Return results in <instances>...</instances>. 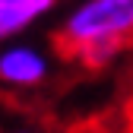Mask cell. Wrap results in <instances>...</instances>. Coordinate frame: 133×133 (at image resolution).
<instances>
[{
    "mask_svg": "<svg viewBox=\"0 0 133 133\" xmlns=\"http://www.w3.org/2000/svg\"><path fill=\"white\" fill-rule=\"evenodd\" d=\"M57 41L86 66H105L133 41V0H79L63 16Z\"/></svg>",
    "mask_w": 133,
    "mask_h": 133,
    "instance_id": "obj_1",
    "label": "cell"
},
{
    "mask_svg": "<svg viewBox=\"0 0 133 133\" xmlns=\"http://www.w3.org/2000/svg\"><path fill=\"white\" fill-rule=\"evenodd\" d=\"M51 60L35 44H10L0 51V82L10 89H35L48 79Z\"/></svg>",
    "mask_w": 133,
    "mask_h": 133,
    "instance_id": "obj_2",
    "label": "cell"
},
{
    "mask_svg": "<svg viewBox=\"0 0 133 133\" xmlns=\"http://www.w3.org/2000/svg\"><path fill=\"white\" fill-rule=\"evenodd\" d=\"M48 10L51 6L35 3V0H0V41L32 29Z\"/></svg>",
    "mask_w": 133,
    "mask_h": 133,
    "instance_id": "obj_3",
    "label": "cell"
},
{
    "mask_svg": "<svg viewBox=\"0 0 133 133\" xmlns=\"http://www.w3.org/2000/svg\"><path fill=\"white\" fill-rule=\"evenodd\" d=\"M35 3H44V6H54L57 0H35Z\"/></svg>",
    "mask_w": 133,
    "mask_h": 133,
    "instance_id": "obj_4",
    "label": "cell"
},
{
    "mask_svg": "<svg viewBox=\"0 0 133 133\" xmlns=\"http://www.w3.org/2000/svg\"><path fill=\"white\" fill-rule=\"evenodd\" d=\"M22 133H25V130H22Z\"/></svg>",
    "mask_w": 133,
    "mask_h": 133,
    "instance_id": "obj_5",
    "label": "cell"
}]
</instances>
